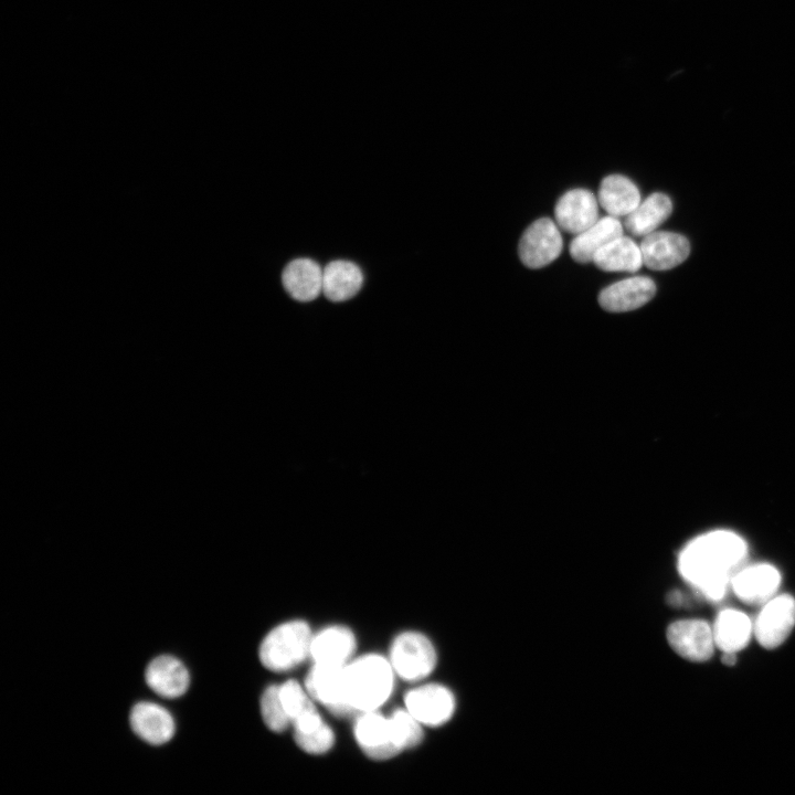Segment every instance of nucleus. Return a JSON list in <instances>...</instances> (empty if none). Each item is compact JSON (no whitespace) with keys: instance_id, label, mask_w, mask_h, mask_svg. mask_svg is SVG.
Listing matches in <instances>:
<instances>
[{"instance_id":"obj_7","label":"nucleus","mask_w":795,"mask_h":795,"mask_svg":"<svg viewBox=\"0 0 795 795\" xmlns=\"http://www.w3.org/2000/svg\"><path fill=\"white\" fill-rule=\"evenodd\" d=\"M795 626V598L788 594L775 595L762 605L753 623L754 636L766 649L781 646Z\"/></svg>"},{"instance_id":"obj_23","label":"nucleus","mask_w":795,"mask_h":795,"mask_svg":"<svg viewBox=\"0 0 795 795\" xmlns=\"http://www.w3.org/2000/svg\"><path fill=\"white\" fill-rule=\"evenodd\" d=\"M672 211L671 200L664 193H653L626 215L624 226L635 236H645L665 222Z\"/></svg>"},{"instance_id":"obj_6","label":"nucleus","mask_w":795,"mask_h":795,"mask_svg":"<svg viewBox=\"0 0 795 795\" xmlns=\"http://www.w3.org/2000/svg\"><path fill=\"white\" fill-rule=\"evenodd\" d=\"M354 736L363 753L373 760H388L403 751L391 717L377 710L362 712L354 724Z\"/></svg>"},{"instance_id":"obj_20","label":"nucleus","mask_w":795,"mask_h":795,"mask_svg":"<svg viewBox=\"0 0 795 795\" xmlns=\"http://www.w3.org/2000/svg\"><path fill=\"white\" fill-rule=\"evenodd\" d=\"M601 206L613 216L628 215L640 203L636 184L621 174L605 177L598 188Z\"/></svg>"},{"instance_id":"obj_25","label":"nucleus","mask_w":795,"mask_h":795,"mask_svg":"<svg viewBox=\"0 0 795 795\" xmlns=\"http://www.w3.org/2000/svg\"><path fill=\"white\" fill-rule=\"evenodd\" d=\"M261 713L266 727L274 732H283L292 723L279 697V686H268L261 697Z\"/></svg>"},{"instance_id":"obj_1","label":"nucleus","mask_w":795,"mask_h":795,"mask_svg":"<svg viewBox=\"0 0 795 795\" xmlns=\"http://www.w3.org/2000/svg\"><path fill=\"white\" fill-rule=\"evenodd\" d=\"M748 552L744 540L734 532L717 530L690 541L680 552L681 577L710 601H720Z\"/></svg>"},{"instance_id":"obj_4","label":"nucleus","mask_w":795,"mask_h":795,"mask_svg":"<svg viewBox=\"0 0 795 795\" xmlns=\"http://www.w3.org/2000/svg\"><path fill=\"white\" fill-rule=\"evenodd\" d=\"M390 662L400 678L418 681L434 670L437 662L436 650L431 640L417 632H404L392 642Z\"/></svg>"},{"instance_id":"obj_27","label":"nucleus","mask_w":795,"mask_h":795,"mask_svg":"<svg viewBox=\"0 0 795 795\" xmlns=\"http://www.w3.org/2000/svg\"><path fill=\"white\" fill-rule=\"evenodd\" d=\"M294 739L297 745L309 754L326 753L335 743L333 731L327 723L321 724L311 732H294Z\"/></svg>"},{"instance_id":"obj_19","label":"nucleus","mask_w":795,"mask_h":795,"mask_svg":"<svg viewBox=\"0 0 795 795\" xmlns=\"http://www.w3.org/2000/svg\"><path fill=\"white\" fill-rule=\"evenodd\" d=\"M716 646L722 653H738L754 635L753 623L743 612L728 608L720 612L712 626Z\"/></svg>"},{"instance_id":"obj_2","label":"nucleus","mask_w":795,"mask_h":795,"mask_svg":"<svg viewBox=\"0 0 795 795\" xmlns=\"http://www.w3.org/2000/svg\"><path fill=\"white\" fill-rule=\"evenodd\" d=\"M346 697L353 711L381 707L393 690V668L384 657L368 654L346 666Z\"/></svg>"},{"instance_id":"obj_22","label":"nucleus","mask_w":795,"mask_h":795,"mask_svg":"<svg viewBox=\"0 0 795 795\" xmlns=\"http://www.w3.org/2000/svg\"><path fill=\"white\" fill-rule=\"evenodd\" d=\"M592 262L604 272L635 273L643 265V256L640 247L622 235L600 248Z\"/></svg>"},{"instance_id":"obj_26","label":"nucleus","mask_w":795,"mask_h":795,"mask_svg":"<svg viewBox=\"0 0 795 795\" xmlns=\"http://www.w3.org/2000/svg\"><path fill=\"white\" fill-rule=\"evenodd\" d=\"M279 697L285 711L293 722L304 713L316 709L301 686L294 679L279 686Z\"/></svg>"},{"instance_id":"obj_24","label":"nucleus","mask_w":795,"mask_h":795,"mask_svg":"<svg viewBox=\"0 0 795 795\" xmlns=\"http://www.w3.org/2000/svg\"><path fill=\"white\" fill-rule=\"evenodd\" d=\"M362 279V273L356 264L333 261L322 271V292L330 300H346L358 293Z\"/></svg>"},{"instance_id":"obj_5","label":"nucleus","mask_w":795,"mask_h":795,"mask_svg":"<svg viewBox=\"0 0 795 795\" xmlns=\"http://www.w3.org/2000/svg\"><path fill=\"white\" fill-rule=\"evenodd\" d=\"M347 664L314 662L305 678L309 696L336 716L354 712L346 697Z\"/></svg>"},{"instance_id":"obj_3","label":"nucleus","mask_w":795,"mask_h":795,"mask_svg":"<svg viewBox=\"0 0 795 795\" xmlns=\"http://www.w3.org/2000/svg\"><path fill=\"white\" fill-rule=\"evenodd\" d=\"M312 634L304 621H290L273 628L259 646V660L268 670L283 672L310 655Z\"/></svg>"},{"instance_id":"obj_11","label":"nucleus","mask_w":795,"mask_h":795,"mask_svg":"<svg viewBox=\"0 0 795 795\" xmlns=\"http://www.w3.org/2000/svg\"><path fill=\"white\" fill-rule=\"evenodd\" d=\"M730 585L740 601L750 605H763L776 595L781 574L771 564H753L740 568L732 576Z\"/></svg>"},{"instance_id":"obj_18","label":"nucleus","mask_w":795,"mask_h":795,"mask_svg":"<svg viewBox=\"0 0 795 795\" xmlns=\"http://www.w3.org/2000/svg\"><path fill=\"white\" fill-rule=\"evenodd\" d=\"M622 235L623 225L621 221L613 215L604 216L575 235L570 243V255L580 264L590 263L600 248Z\"/></svg>"},{"instance_id":"obj_13","label":"nucleus","mask_w":795,"mask_h":795,"mask_svg":"<svg viewBox=\"0 0 795 795\" xmlns=\"http://www.w3.org/2000/svg\"><path fill=\"white\" fill-rule=\"evenodd\" d=\"M554 216L560 229L576 235L598 220L597 200L586 189H572L558 200Z\"/></svg>"},{"instance_id":"obj_15","label":"nucleus","mask_w":795,"mask_h":795,"mask_svg":"<svg viewBox=\"0 0 795 795\" xmlns=\"http://www.w3.org/2000/svg\"><path fill=\"white\" fill-rule=\"evenodd\" d=\"M130 725L134 732L147 743L159 745L168 742L174 734L172 716L163 707L153 702H139L130 712Z\"/></svg>"},{"instance_id":"obj_21","label":"nucleus","mask_w":795,"mask_h":795,"mask_svg":"<svg viewBox=\"0 0 795 795\" xmlns=\"http://www.w3.org/2000/svg\"><path fill=\"white\" fill-rule=\"evenodd\" d=\"M283 284L295 299L311 300L322 290V269L309 258H296L285 267Z\"/></svg>"},{"instance_id":"obj_28","label":"nucleus","mask_w":795,"mask_h":795,"mask_svg":"<svg viewBox=\"0 0 795 795\" xmlns=\"http://www.w3.org/2000/svg\"><path fill=\"white\" fill-rule=\"evenodd\" d=\"M721 660L727 666L734 665L736 661L735 653H723Z\"/></svg>"},{"instance_id":"obj_10","label":"nucleus","mask_w":795,"mask_h":795,"mask_svg":"<svg viewBox=\"0 0 795 795\" xmlns=\"http://www.w3.org/2000/svg\"><path fill=\"white\" fill-rule=\"evenodd\" d=\"M666 637L676 654L695 662L710 659L716 647L712 627L701 619L676 621L668 626Z\"/></svg>"},{"instance_id":"obj_9","label":"nucleus","mask_w":795,"mask_h":795,"mask_svg":"<svg viewBox=\"0 0 795 795\" xmlns=\"http://www.w3.org/2000/svg\"><path fill=\"white\" fill-rule=\"evenodd\" d=\"M406 710L428 727L443 725L454 714L456 701L453 692L439 683H428L409 690L404 695Z\"/></svg>"},{"instance_id":"obj_12","label":"nucleus","mask_w":795,"mask_h":795,"mask_svg":"<svg viewBox=\"0 0 795 795\" xmlns=\"http://www.w3.org/2000/svg\"><path fill=\"white\" fill-rule=\"evenodd\" d=\"M643 264L653 271H667L681 264L690 253L688 240L678 233L654 231L640 245Z\"/></svg>"},{"instance_id":"obj_8","label":"nucleus","mask_w":795,"mask_h":795,"mask_svg":"<svg viewBox=\"0 0 795 795\" xmlns=\"http://www.w3.org/2000/svg\"><path fill=\"white\" fill-rule=\"evenodd\" d=\"M562 247L563 241L556 224L551 219L541 218L523 232L518 254L526 267L537 269L558 258Z\"/></svg>"},{"instance_id":"obj_17","label":"nucleus","mask_w":795,"mask_h":795,"mask_svg":"<svg viewBox=\"0 0 795 795\" xmlns=\"http://www.w3.org/2000/svg\"><path fill=\"white\" fill-rule=\"evenodd\" d=\"M354 634L346 626H328L312 636L310 657L314 662L347 664L356 650Z\"/></svg>"},{"instance_id":"obj_14","label":"nucleus","mask_w":795,"mask_h":795,"mask_svg":"<svg viewBox=\"0 0 795 795\" xmlns=\"http://www.w3.org/2000/svg\"><path fill=\"white\" fill-rule=\"evenodd\" d=\"M655 294L656 285L651 278L633 276L602 289L598 304L606 311L625 312L644 306Z\"/></svg>"},{"instance_id":"obj_16","label":"nucleus","mask_w":795,"mask_h":795,"mask_svg":"<svg viewBox=\"0 0 795 795\" xmlns=\"http://www.w3.org/2000/svg\"><path fill=\"white\" fill-rule=\"evenodd\" d=\"M145 679L158 696L173 699L182 696L190 683L186 666L176 657L159 656L148 665Z\"/></svg>"}]
</instances>
